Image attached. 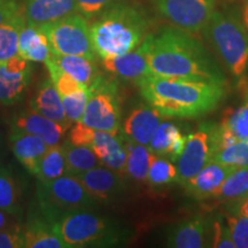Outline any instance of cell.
I'll use <instances>...</instances> for the list:
<instances>
[{"label":"cell","instance_id":"ac0fdd59","mask_svg":"<svg viewBox=\"0 0 248 248\" xmlns=\"http://www.w3.org/2000/svg\"><path fill=\"white\" fill-rule=\"evenodd\" d=\"M22 12L28 26L40 27L77 13L75 0H23Z\"/></svg>","mask_w":248,"mask_h":248},{"label":"cell","instance_id":"7c38bea8","mask_svg":"<svg viewBox=\"0 0 248 248\" xmlns=\"http://www.w3.org/2000/svg\"><path fill=\"white\" fill-rule=\"evenodd\" d=\"M212 219L195 216L176 223L167 233V246L173 248H201L210 244ZM210 246V245H209Z\"/></svg>","mask_w":248,"mask_h":248},{"label":"cell","instance_id":"f35d334b","mask_svg":"<svg viewBox=\"0 0 248 248\" xmlns=\"http://www.w3.org/2000/svg\"><path fill=\"white\" fill-rule=\"evenodd\" d=\"M95 129L86 125L82 121H77L75 125L73 126L69 133V140L71 144L78 145V146H90L92 141V137L94 135Z\"/></svg>","mask_w":248,"mask_h":248},{"label":"cell","instance_id":"d6a6232c","mask_svg":"<svg viewBox=\"0 0 248 248\" xmlns=\"http://www.w3.org/2000/svg\"><path fill=\"white\" fill-rule=\"evenodd\" d=\"M212 160L237 168H248V141H238L215 152Z\"/></svg>","mask_w":248,"mask_h":248},{"label":"cell","instance_id":"7402d4cb","mask_svg":"<svg viewBox=\"0 0 248 248\" xmlns=\"http://www.w3.org/2000/svg\"><path fill=\"white\" fill-rule=\"evenodd\" d=\"M30 108L49 120L70 128L71 123L67 120L64 114L61 95L51 79L43 80L35 98L30 102Z\"/></svg>","mask_w":248,"mask_h":248},{"label":"cell","instance_id":"44dd1931","mask_svg":"<svg viewBox=\"0 0 248 248\" xmlns=\"http://www.w3.org/2000/svg\"><path fill=\"white\" fill-rule=\"evenodd\" d=\"M185 142L186 137L175 124L161 122L155 130L148 147L157 156H167L176 162L184 150Z\"/></svg>","mask_w":248,"mask_h":248},{"label":"cell","instance_id":"f1b7e54d","mask_svg":"<svg viewBox=\"0 0 248 248\" xmlns=\"http://www.w3.org/2000/svg\"><path fill=\"white\" fill-rule=\"evenodd\" d=\"M64 175H67V167L63 147L61 144L49 146L39 162L37 178L39 182H48Z\"/></svg>","mask_w":248,"mask_h":248},{"label":"cell","instance_id":"d4e9b609","mask_svg":"<svg viewBox=\"0 0 248 248\" xmlns=\"http://www.w3.org/2000/svg\"><path fill=\"white\" fill-rule=\"evenodd\" d=\"M51 59L62 70L88 88L99 75L95 59H90L83 55H61L54 53H52Z\"/></svg>","mask_w":248,"mask_h":248},{"label":"cell","instance_id":"7bdbcfd3","mask_svg":"<svg viewBox=\"0 0 248 248\" xmlns=\"http://www.w3.org/2000/svg\"><path fill=\"white\" fill-rule=\"evenodd\" d=\"M13 215L4 212L2 209H0V231L5 230V229L11 228V226L16 225L13 221Z\"/></svg>","mask_w":248,"mask_h":248},{"label":"cell","instance_id":"3957f363","mask_svg":"<svg viewBox=\"0 0 248 248\" xmlns=\"http://www.w3.org/2000/svg\"><path fill=\"white\" fill-rule=\"evenodd\" d=\"M148 20L137 6L117 2L90 26L93 51L101 60L125 54L146 38Z\"/></svg>","mask_w":248,"mask_h":248},{"label":"cell","instance_id":"cb8c5ba5","mask_svg":"<svg viewBox=\"0 0 248 248\" xmlns=\"http://www.w3.org/2000/svg\"><path fill=\"white\" fill-rule=\"evenodd\" d=\"M123 141L126 151L125 173L137 182H147L151 163L157 155H155L146 145L129 141L124 137Z\"/></svg>","mask_w":248,"mask_h":248},{"label":"cell","instance_id":"74e56055","mask_svg":"<svg viewBox=\"0 0 248 248\" xmlns=\"http://www.w3.org/2000/svg\"><path fill=\"white\" fill-rule=\"evenodd\" d=\"M115 0H75L77 13L83 15L88 20L100 15Z\"/></svg>","mask_w":248,"mask_h":248},{"label":"cell","instance_id":"ee69618b","mask_svg":"<svg viewBox=\"0 0 248 248\" xmlns=\"http://www.w3.org/2000/svg\"><path fill=\"white\" fill-rule=\"evenodd\" d=\"M241 21H243L245 28L248 31V1L245 4L243 8V14H241Z\"/></svg>","mask_w":248,"mask_h":248},{"label":"cell","instance_id":"60d3db41","mask_svg":"<svg viewBox=\"0 0 248 248\" xmlns=\"http://www.w3.org/2000/svg\"><path fill=\"white\" fill-rule=\"evenodd\" d=\"M21 9L22 6L18 4L17 0H0V24L14 16Z\"/></svg>","mask_w":248,"mask_h":248},{"label":"cell","instance_id":"83f0119b","mask_svg":"<svg viewBox=\"0 0 248 248\" xmlns=\"http://www.w3.org/2000/svg\"><path fill=\"white\" fill-rule=\"evenodd\" d=\"M62 147L66 157L67 175H78L101 164L100 160L90 146H78L67 140L62 144Z\"/></svg>","mask_w":248,"mask_h":248},{"label":"cell","instance_id":"9a60e30c","mask_svg":"<svg viewBox=\"0 0 248 248\" xmlns=\"http://www.w3.org/2000/svg\"><path fill=\"white\" fill-rule=\"evenodd\" d=\"M162 115L150 105H139L124 120L121 135L126 140L148 146L155 130L162 121Z\"/></svg>","mask_w":248,"mask_h":248},{"label":"cell","instance_id":"836d02e7","mask_svg":"<svg viewBox=\"0 0 248 248\" xmlns=\"http://www.w3.org/2000/svg\"><path fill=\"white\" fill-rule=\"evenodd\" d=\"M222 124L230 130L238 141H248V97L243 106L223 119Z\"/></svg>","mask_w":248,"mask_h":248},{"label":"cell","instance_id":"2e32d148","mask_svg":"<svg viewBox=\"0 0 248 248\" xmlns=\"http://www.w3.org/2000/svg\"><path fill=\"white\" fill-rule=\"evenodd\" d=\"M237 169V167L210 160L197 175L182 185L186 193L195 200L210 199L228 176Z\"/></svg>","mask_w":248,"mask_h":248},{"label":"cell","instance_id":"5bb4252c","mask_svg":"<svg viewBox=\"0 0 248 248\" xmlns=\"http://www.w3.org/2000/svg\"><path fill=\"white\" fill-rule=\"evenodd\" d=\"M11 129L30 133L42 138L48 146L60 144L64 133L69 128L49 120L33 109L18 111L12 119Z\"/></svg>","mask_w":248,"mask_h":248},{"label":"cell","instance_id":"d590c367","mask_svg":"<svg viewBox=\"0 0 248 248\" xmlns=\"http://www.w3.org/2000/svg\"><path fill=\"white\" fill-rule=\"evenodd\" d=\"M235 248H248V218L228 213L224 216Z\"/></svg>","mask_w":248,"mask_h":248},{"label":"cell","instance_id":"52a82bcc","mask_svg":"<svg viewBox=\"0 0 248 248\" xmlns=\"http://www.w3.org/2000/svg\"><path fill=\"white\" fill-rule=\"evenodd\" d=\"M83 123L95 130L120 135L122 130V111L119 85L114 79L101 74L89 86V98Z\"/></svg>","mask_w":248,"mask_h":248},{"label":"cell","instance_id":"e0dca14e","mask_svg":"<svg viewBox=\"0 0 248 248\" xmlns=\"http://www.w3.org/2000/svg\"><path fill=\"white\" fill-rule=\"evenodd\" d=\"M101 164L109 168L121 176L125 175L126 151L122 135L95 130L90 144Z\"/></svg>","mask_w":248,"mask_h":248},{"label":"cell","instance_id":"8d00e7d4","mask_svg":"<svg viewBox=\"0 0 248 248\" xmlns=\"http://www.w3.org/2000/svg\"><path fill=\"white\" fill-rule=\"evenodd\" d=\"M210 246L215 248H234L230 229L226 224L224 217L217 216L214 221H212Z\"/></svg>","mask_w":248,"mask_h":248},{"label":"cell","instance_id":"484cf974","mask_svg":"<svg viewBox=\"0 0 248 248\" xmlns=\"http://www.w3.org/2000/svg\"><path fill=\"white\" fill-rule=\"evenodd\" d=\"M0 209L20 217L22 214V192L14 173L0 166Z\"/></svg>","mask_w":248,"mask_h":248},{"label":"cell","instance_id":"e575fe53","mask_svg":"<svg viewBox=\"0 0 248 248\" xmlns=\"http://www.w3.org/2000/svg\"><path fill=\"white\" fill-rule=\"evenodd\" d=\"M89 98V89H82L73 94L61 97L62 106H63L64 114L67 120L70 123L80 121L86 108V102Z\"/></svg>","mask_w":248,"mask_h":248},{"label":"cell","instance_id":"7a4b0ae2","mask_svg":"<svg viewBox=\"0 0 248 248\" xmlns=\"http://www.w3.org/2000/svg\"><path fill=\"white\" fill-rule=\"evenodd\" d=\"M150 106L163 117L195 119L215 110L225 97V85L213 82L145 76L136 82Z\"/></svg>","mask_w":248,"mask_h":248},{"label":"cell","instance_id":"30bf717a","mask_svg":"<svg viewBox=\"0 0 248 248\" xmlns=\"http://www.w3.org/2000/svg\"><path fill=\"white\" fill-rule=\"evenodd\" d=\"M215 124L203 123L197 131L186 137L185 147L176 161L178 183L187 182L213 159L214 147L212 133Z\"/></svg>","mask_w":248,"mask_h":248},{"label":"cell","instance_id":"f546056e","mask_svg":"<svg viewBox=\"0 0 248 248\" xmlns=\"http://www.w3.org/2000/svg\"><path fill=\"white\" fill-rule=\"evenodd\" d=\"M248 197V168H238L214 192L210 199L233 201Z\"/></svg>","mask_w":248,"mask_h":248},{"label":"cell","instance_id":"603a6c76","mask_svg":"<svg viewBox=\"0 0 248 248\" xmlns=\"http://www.w3.org/2000/svg\"><path fill=\"white\" fill-rule=\"evenodd\" d=\"M24 248H67L52 223L43 216L31 217L22 228Z\"/></svg>","mask_w":248,"mask_h":248},{"label":"cell","instance_id":"4316f807","mask_svg":"<svg viewBox=\"0 0 248 248\" xmlns=\"http://www.w3.org/2000/svg\"><path fill=\"white\" fill-rule=\"evenodd\" d=\"M26 24L22 9L0 24V63L18 55V39Z\"/></svg>","mask_w":248,"mask_h":248},{"label":"cell","instance_id":"8992f818","mask_svg":"<svg viewBox=\"0 0 248 248\" xmlns=\"http://www.w3.org/2000/svg\"><path fill=\"white\" fill-rule=\"evenodd\" d=\"M36 201L40 216L52 223L77 210H92L97 201L90 195L76 176L64 175L48 182H39Z\"/></svg>","mask_w":248,"mask_h":248},{"label":"cell","instance_id":"277c9868","mask_svg":"<svg viewBox=\"0 0 248 248\" xmlns=\"http://www.w3.org/2000/svg\"><path fill=\"white\" fill-rule=\"evenodd\" d=\"M210 46L233 76L248 68V31L232 12L215 11L202 30Z\"/></svg>","mask_w":248,"mask_h":248},{"label":"cell","instance_id":"4fadbf2b","mask_svg":"<svg viewBox=\"0 0 248 248\" xmlns=\"http://www.w3.org/2000/svg\"><path fill=\"white\" fill-rule=\"evenodd\" d=\"M75 176L97 202H109L125 188L123 176L109 168L95 167Z\"/></svg>","mask_w":248,"mask_h":248},{"label":"cell","instance_id":"b9f144b4","mask_svg":"<svg viewBox=\"0 0 248 248\" xmlns=\"http://www.w3.org/2000/svg\"><path fill=\"white\" fill-rule=\"evenodd\" d=\"M226 210L230 214L241 215L248 218V197L230 201V202L228 203V206H226Z\"/></svg>","mask_w":248,"mask_h":248},{"label":"cell","instance_id":"ffe728a7","mask_svg":"<svg viewBox=\"0 0 248 248\" xmlns=\"http://www.w3.org/2000/svg\"><path fill=\"white\" fill-rule=\"evenodd\" d=\"M102 66L108 73L120 78L137 82L142 77L153 74L148 66L145 51L141 44L128 53L102 60Z\"/></svg>","mask_w":248,"mask_h":248},{"label":"cell","instance_id":"5b68a950","mask_svg":"<svg viewBox=\"0 0 248 248\" xmlns=\"http://www.w3.org/2000/svg\"><path fill=\"white\" fill-rule=\"evenodd\" d=\"M53 226L67 248L116 246L128 237L126 231L121 230L110 219L91 210L68 214L54 222Z\"/></svg>","mask_w":248,"mask_h":248},{"label":"cell","instance_id":"ab89813d","mask_svg":"<svg viewBox=\"0 0 248 248\" xmlns=\"http://www.w3.org/2000/svg\"><path fill=\"white\" fill-rule=\"evenodd\" d=\"M0 248H24L22 226L16 224L0 231Z\"/></svg>","mask_w":248,"mask_h":248},{"label":"cell","instance_id":"8fae6325","mask_svg":"<svg viewBox=\"0 0 248 248\" xmlns=\"http://www.w3.org/2000/svg\"><path fill=\"white\" fill-rule=\"evenodd\" d=\"M31 71L29 61L20 55L0 63V104L11 106L23 98L30 84Z\"/></svg>","mask_w":248,"mask_h":248},{"label":"cell","instance_id":"1f68e13d","mask_svg":"<svg viewBox=\"0 0 248 248\" xmlns=\"http://www.w3.org/2000/svg\"><path fill=\"white\" fill-rule=\"evenodd\" d=\"M45 64L48 69L49 78L54 84L55 89L58 90V92L60 93L61 97L73 94V93L79 91L82 89H89L88 86L77 82L73 76L69 75L64 70H62L51 58L45 62Z\"/></svg>","mask_w":248,"mask_h":248},{"label":"cell","instance_id":"f6af8a7d","mask_svg":"<svg viewBox=\"0 0 248 248\" xmlns=\"http://www.w3.org/2000/svg\"><path fill=\"white\" fill-rule=\"evenodd\" d=\"M247 97H248V94H247Z\"/></svg>","mask_w":248,"mask_h":248},{"label":"cell","instance_id":"4dcf8cb0","mask_svg":"<svg viewBox=\"0 0 248 248\" xmlns=\"http://www.w3.org/2000/svg\"><path fill=\"white\" fill-rule=\"evenodd\" d=\"M147 182L152 186H163L178 182V170L173 161L155 156L152 161Z\"/></svg>","mask_w":248,"mask_h":248},{"label":"cell","instance_id":"9c48e42d","mask_svg":"<svg viewBox=\"0 0 248 248\" xmlns=\"http://www.w3.org/2000/svg\"><path fill=\"white\" fill-rule=\"evenodd\" d=\"M159 13L179 29L199 33L208 23L216 0H154Z\"/></svg>","mask_w":248,"mask_h":248},{"label":"cell","instance_id":"6da1fadb","mask_svg":"<svg viewBox=\"0 0 248 248\" xmlns=\"http://www.w3.org/2000/svg\"><path fill=\"white\" fill-rule=\"evenodd\" d=\"M141 46L154 75L225 85L219 64L187 31L167 27L157 35H147Z\"/></svg>","mask_w":248,"mask_h":248},{"label":"cell","instance_id":"d6986e66","mask_svg":"<svg viewBox=\"0 0 248 248\" xmlns=\"http://www.w3.org/2000/svg\"><path fill=\"white\" fill-rule=\"evenodd\" d=\"M9 144L16 160L29 171L35 175L43 155L48 150V145L37 136L11 129Z\"/></svg>","mask_w":248,"mask_h":248},{"label":"cell","instance_id":"ba28073f","mask_svg":"<svg viewBox=\"0 0 248 248\" xmlns=\"http://www.w3.org/2000/svg\"><path fill=\"white\" fill-rule=\"evenodd\" d=\"M38 28L47 37L52 53L95 59L88 18L79 13L67 15Z\"/></svg>","mask_w":248,"mask_h":248}]
</instances>
